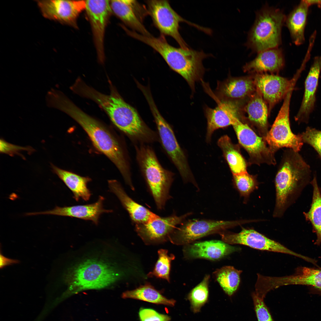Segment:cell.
<instances>
[{"mask_svg": "<svg viewBox=\"0 0 321 321\" xmlns=\"http://www.w3.org/2000/svg\"><path fill=\"white\" fill-rule=\"evenodd\" d=\"M104 199L103 197L100 196L97 201L93 203L63 207L56 206L51 210L28 213L27 215H52L75 218L90 221L95 225H97L101 214L112 212V210H107L103 208Z\"/></svg>", "mask_w": 321, "mask_h": 321, "instance_id": "obj_20", "label": "cell"}, {"mask_svg": "<svg viewBox=\"0 0 321 321\" xmlns=\"http://www.w3.org/2000/svg\"><path fill=\"white\" fill-rule=\"evenodd\" d=\"M0 268H3L7 266L18 264L19 261L15 259H12L6 257L2 254L1 252L0 254Z\"/></svg>", "mask_w": 321, "mask_h": 321, "instance_id": "obj_41", "label": "cell"}, {"mask_svg": "<svg viewBox=\"0 0 321 321\" xmlns=\"http://www.w3.org/2000/svg\"><path fill=\"white\" fill-rule=\"evenodd\" d=\"M139 315L140 321H170L171 319L169 316L150 308H141Z\"/></svg>", "mask_w": 321, "mask_h": 321, "instance_id": "obj_39", "label": "cell"}, {"mask_svg": "<svg viewBox=\"0 0 321 321\" xmlns=\"http://www.w3.org/2000/svg\"><path fill=\"white\" fill-rule=\"evenodd\" d=\"M309 165L298 152L289 149L284 152L275 179L276 201L273 217H282L310 182Z\"/></svg>", "mask_w": 321, "mask_h": 321, "instance_id": "obj_2", "label": "cell"}, {"mask_svg": "<svg viewBox=\"0 0 321 321\" xmlns=\"http://www.w3.org/2000/svg\"><path fill=\"white\" fill-rule=\"evenodd\" d=\"M23 151H27L30 154L34 152L35 150L29 146L23 147L14 145L7 142L3 138L1 139L0 152L1 153L7 154L11 156L17 155L25 159V157L20 153Z\"/></svg>", "mask_w": 321, "mask_h": 321, "instance_id": "obj_38", "label": "cell"}, {"mask_svg": "<svg viewBox=\"0 0 321 321\" xmlns=\"http://www.w3.org/2000/svg\"><path fill=\"white\" fill-rule=\"evenodd\" d=\"M269 114L266 103L256 89L242 106L241 121L265 138L269 131Z\"/></svg>", "mask_w": 321, "mask_h": 321, "instance_id": "obj_18", "label": "cell"}, {"mask_svg": "<svg viewBox=\"0 0 321 321\" xmlns=\"http://www.w3.org/2000/svg\"><path fill=\"white\" fill-rule=\"evenodd\" d=\"M153 113L157 129L159 141L171 161L178 171L184 182H190L197 190L199 188L190 170L186 157L180 147L172 128L152 106Z\"/></svg>", "mask_w": 321, "mask_h": 321, "instance_id": "obj_9", "label": "cell"}, {"mask_svg": "<svg viewBox=\"0 0 321 321\" xmlns=\"http://www.w3.org/2000/svg\"><path fill=\"white\" fill-rule=\"evenodd\" d=\"M252 297L258 321H274L264 301V299L259 297L255 292L252 293Z\"/></svg>", "mask_w": 321, "mask_h": 321, "instance_id": "obj_37", "label": "cell"}, {"mask_svg": "<svg viewBox=\"0 0 321 321\" xmlns=\"http://www.w3.org/2000/svg\"><path fill=\"white\" fill-rule=\"evenodd\" d=\"M301 135L303 143L312 146L321 158V130L308 127Z\"/></svg>", "mask_w": 321, "mask_h": 321, "instance_id": "obj_36", "label": "cell"}, {"mask_svg": "<svg viewBox=\"0 0 321 321\" xmlns=\"http://www.w3.org/2000/svg\"><path fill=\"white\" fill-rule=\"evenodd\" d=\"M98 105L114 125L135 144H148L159 141L157 132L146 125L135 109L125 102L115 90L99 98Z\"/></svg>", "mask_w": 321, "mask_h": 321, "instance_id": "obj_3", "label": "cell"}, {"mask_svg": "<svg viewBox=\"0 0 321 321\" xmlns=\"http://www.w3.org/2000/svg\"><path fill=\"white\" fill-rule=\"evenodd\" d=\"M167 250L161 249L158 251V258L153 269L147 275L149 277H155L170 282L171 262L175 258L174 255H169Z\"/></svg>", "mask_w": 321, "mask_h": 321, "instance_id": "obj_34", "label": "cell"}, {"mask_svg": "<svg viewBox=\"0 0 321 321\" xmlns=\"http://www.w3.org/2000/svg\"><path fill=\"white\" fill-rule=\"evenodd\" d=\"M210 278L209 275H206L202 281L188 294V298L190 302L192 309L195 313L199 312L207 301Z\"/></svg>", "mask_w": 321, "mask_h": 321, "instance_id": "obj_35", "label": "cell"}, {"mask_svg": "<svg viewBox=\"0 0 321 321\" xmlns=\"http://www.w3.org/2000/svg\"><path fill=\"white\" fill-rule=\"evenodd\" d=\"M321 71V56H315L306 79L304 92L301 106L295 120L299 123H307L313 111L316 101V94Z\"/></svg>", "mask_w": 321, "mask_h": 321, "instance_id": "obj_22", "label": "cell"}, {"mask_svg": "<svg viewBox=\"0 0 321 321\" xmlns=\"http://www.w3.org/2000/svg\"><path fill=\"white\" fill-rule=\"evenodd\" d=\"M309 7L305 0L299 4L286 17L285 22L293 43L297 45L305 41V30Z\"/></svg>", "mask_w": 321, "mask_h": 321, "instance_id": "obj_27", "label": "cell"}, {"mask_svg": "<svg viewBox=\"0 0 321 321\" xmlns=\"http://www.w3.org/2000/svg\"><path fill=\"white\" fill-rule=\"evenodd\" d=\"M240 250V248L223 241L212 240L185 245L183 253L185 257L188 259L202 258L214 261Z\"/></svg>", "mask_w": 321, "mask_h": 321, "instance_id": "obj_23", "label": "cell"}, {"mask_svg": "<svg viewBox=\"0 0 321 321\" xmlns=\"http://www.w3.org/2000/svg\"><path fill=\"white\" fill-rule=\"evenodd\" d=\"M256 90L254 75L246 76H229L218 81L215 91V100L220 101L243 102Z\"/></svg>", "mask_w": 321, "mask_h": 321, "instance_id": "obj_17", "label": "cell"}, {"mask_svg": "<svg viewBox=\"0 0 321 321\" xmlns=\"http://www.w3.org/2000/svg\"><path fill=\"white\" fill-rule=\"evenodd\" d=\"M216 101L218 105L215 108L207 106L205 108L207 121L206 139L208 141L215 130L232 125L237 119L241 120L243 102Z\"/></svg>", "mask_w": 321, "mask_h": 321, "instance_id": "obj_19", "label": "cell"}, {"mask_svg": "<svg viewBox=\"0 0 321 321\" xmlns=\"http://www.w3.org/2000/svg\"><path fill=\"white\" fill-rule=\"evenodd\" d=\"M85 10L90 21L98 58L104 62V40L106 28L111 9L108 0H87Z\"/></svg>", "mask_w": 321, "mask_h": 321, "instance_id": "obj_15", "label": "cell"}, {"mask_svg": "<svg viewBox=\"0 0 321 321\" xmlns=\"http://www.w3.org/2000/svg\"><path fill=\"white\" fill-rule=\"evenodd\" d=\"M120 276L113 266L103 261L94 259L84 261L64 273L63 281L68 286L67 293L82 290L107 287Z\"/></svg>", "mask_w": 321, "mask_h": 321, "instance_id": "obj_5", "label": "cell"}, {"mask_svg": "<svg viewBox=\"0 0 321 321\" xmlns=\"http://www.w3.org/2000/svg\"><path fill=\"white\" fill-rule=\"evenodd\" d=\"M108 184L110 191L117 196L134 225L146 223L158 216L130 197L117 180H109Z\"/></svg>", "mask_w": 321, "mask_h": 321, "instance_id": "obj_25", "label": "cell"}, {"mask_svg": "<svg viewBox=\"0 0 321 321\" xmlns=\"http://www.w3.org/2000/svg\"><path fill=\"white\" fill-rule=\"evenodd\" d=\"M131 8L139 19L142 22L145 17L149 15L147 9L136 0H124Z\"/></svg>", "mask_w": 321, "mask_h": 321, "instance_id": "obj_40", "label": "cell"}, {"mask_svg": "<svg viewBox=\"0 0 321 321\" xmlns=\"http://www.w3.org/2000/svg\"><path fill=\"white\" fill-rule=\"evenodd\" d=\"M46 18L76 26V20L86 6L85 1L62 0L37 1Z\"/></svg>", "mask_w": 321, "mask_h": 321, "instance_id": "obj_16", "label": "cell"}, {"mask_svg": "<svg viewBox=\"0 0 321 321\" xmlns=\"http://www.w3.org/2000/svg\"><path fill=\"white\" fill-rule=\"evenodd\" d=\"M252 222V220H185L174 230L170 235L169 240L174 244L186 245L209 235L219 234L228 229Z\"/></svg>", "mask_w": 321, "mask_h": 321, "instance_id": "obj_7", "label": "cell"}, {"mask_svg": "<svg viewBox=\"0 0 321 321\" xmlns=\"http://www.w3.org/2000/svg\"><path fill=\"white\" fill-rule=\"evenodd\" d=\"M112 11L127 26L133 31L146 36L152 35L124 0H114L110 2Z\"/></svg>", "mask_w": 321, "mask_h": 321, "instance_id": "obj_30", "label": "cell"}, {"mask_svg": "<svg viewBox=\"0 0 321 321\" xmlns=\"http://www.w3.org/2000/svg\"><path fill=\"white\" fill-rule=\"evenodd\" d=\"M61 109L81 126L96 148L114 163L126 183L131 185L133 182L128 157L120 143L108 129L67 98L63 102Z\"/></svg>", "mask_w": 321, "mask_h": 321, "instance_id": "obj_1", "label": "cell"}, {"mask_svg": "<svg viewBox=\"0 0 321 321\" xmlns=\"http://www.w3.org/2000/svg\"><path fill=\"white\" fill-rule=\"evenodd\" d=\"M284 60L282 50L276 48L258 53L256 57L243 67L245 73L253 74L278 73L283 67Z\"/></svg>", "mask_w": 321, "mask_h": 321, "instance_id": "obj_24", "label": "cell"}, {"mask_svg": "<svg viewBox=\"0 0 321 321\" xmlns=\"http://www.w3.org/2000/svg\"><path fill=\"white\" fill-rule=\"evenodd\" d=\"M219 234L223 241L229 244H240L257 250L288 254L306 262L310 259L309 257L293 251L253 229L243 228L237 233L226 230Z\"/></svg>", "mask_w": 321, "mask_h": 321, "instance_id": "obj_12", "label": "cell"}, {"mask_svg": "<svg viewBox=\"0 0 321 321\" xmlns=\"http://www.w3.org/2000/svg\"><path fill=\"white\" fill-rule=\"evenodd\" d=\"M309 7L315 5L321 9V0H305Z\"/></svg>", "mask_w": 321, "mask_h": 321, "instance_id": "obj_42", "label": "cell"}, {"mask_svg": "<svg viewBox=\"0 0 321 321\" xmlns=\"http://www.w3.org/2000/svg\"><path fill=\"white\" fill-rule=\"evenodd\" d=\"M294 88L291 89L284 98L278 115L264 138L269 147L275 152L284 147L299 152L303 144L301 134H294L290 128L289 106Z\"/></svg>", "mask_w": 321, "mask_h": 321, "instance_id": "obj_10", "label": "cell"}, {"mask_svg": "<svg viewBox=\"0 0 321 321\" xmlns=\"http://www.w3.org/2000/svg\"><path fill=\"white\" fill-rule=\"evenodd\" d=\"M136 158L141 172L157 209L163 210L171 198L170 190L174 174L161 164L153 149L148 144H135Z\"/></svg>", "mask_w": 321, "mask_h": 321, "instance_id": "obj_4", "label": "cell"}, {"mask_svg": "<svg viewBox=\"0 0 321 321\" xmlns=\"http://www.w3.org/2000/svg\"><path fill=\"white\" fill-rule=\"evenodd\" d=\"M192 214V212H188L180 216L174 213L166 217L158 215L146 223L134 225L135 230L146 244L162 243L169 240L177 226Z\"/></svg>", "mask_w": 321, "mask_h": 321, "instance_id": "obj_13", "label": "cell"}, {"mask_svg": "<svg viewBox=\"0 0 321 321\" xmlns=\"http://www.w3.org/2000/svg\"><path fill=\"white\" fill-rule=\"evenodd\" d=\"M52 171L56 174L71 191L73 198L76 201L80 199L88 201L92 195L87 187L88 182L91 181L88 177L81 176L72 172L63 169L51 163Z\"/></svg>", "mask_w": 321, "mask_h": 321, "instance_id": "obj_26", "label": "cell"}, {"mask_svg": "<svg viewBox=\"0 0 321 321\" xmlns=\"http://www.w3.org/2000/svg\"><path fill=\"white\" fill-rule=\"evenodd\" d=\"M242 271L230 266L217 269L213 276L224 291L228 295H232L237 289L240 281Z\"/></svg>", "mask_w": 321, "mask_h": 321, "instance_id": "obj_32", "label": "cell"}, {"mask_svg": "<svg viewBox=\"0 0 321 321\" xmlns=\"http://www.w3.org/2000/svg\"><path fill=\"white\" fill-rule=\"evenodd\" d=\"M147 7L149 15L154 26L160 34L170 36L174 39L180 47L189 48L182 37L179 32V24L184 22L206 32L207 29L188 21L177 14L166 0H150L145 1Z\"/></svg>", "mask_w": 321, "mask_h": 321, "instance_id": "obj_8", "label": "cell"}, {"mask_svg": "<svg viewBox=\"0 0 321 321\" xmlns=\"http://www.w3.org/2000/svg\"><path fill=\"white\" fill-rule=\"evenodd\" d=\"M232 126L239 143L248 155L249 164H276L275 152L269 147L264 138L258 135L248 125L239 119Z\"/></svg>", "mask_w": 321, "mask_h": 321, "instance_id": "obj_11", "label": "cell"}, {"mask_svg": "<svg viewBox=\"0 0 321 321\" xmlns=\"http://www.w3.org/2000/svg\"><path fill=\"white\" fill-rule=\"evenodd\" d=\"M122 297L171 307L174 306L176 303L175 300L168 299L162 295L161 292L148 283L133 290L126 291L122 294Z\"/></svg>", "mask_w": 321, "mask_h": 321, "instance_id": "obj_29", "label": "cell"}, {"mask_svg": "<svg viewBox=\"0 0 321 321\" xmlns=\"http://www.w3.org/2000/svg\"><path fill=\"white\" fill-rule=\"evenodd\" d=\"M313 187L312 199L311 207L304 214L307 220L311 223L314 232L316 234L317 239L315 243L321 245V194L314 175L311 181Z\"/></svg>", "mask_w": 321, "mask_h": 321, "instance_id": "obj_31", "label": "cell"}, {"mask_svg": "<svg viewBox=\"0 0 321 321\" xmlns=\"http://www.w3.org/2000/svg\"><path fill=\"white\" fill-rule=\"evenodd\" d=\"M233 174L246 172L247 164L239 147L233 144L227 135L221 136L218 142Z\"/></svg>", "mask_w": 321, "mask_h": 321, "instance_id": "obj_28", "label": "cell"}, {"mask_svg": "<svg viewBox=\"0 0 321 321\" xmlns=\"http://www.w3.org/2000/svg\"><path fill=\"white\" fill-rule=\"evenodd\" d=\"M234 185L240 196L246 202L251 194L258 187L259 183L256 176L251 175L247 172L240 174H233Z\"/></svg>", "mask_w": 321, "mask_h": 321, "instance_id": "obj_33", "label": "cell"}, {"mask_svg": "<svg viewBox=\"0 0 321 321\" xmlns=\"http://www.w3.org/2000/svg\"><path fill=\"white\" fill-rule=\"evenodd\" d=\"M286 17L280 10L265 5L256 14L246 45L255 52L278 48L281 43V29Z\"/></svg>", "mask_w": 321, "mask_h": 321, "instance_id": "obj_6", "label": "cell"}, {"mask_svg": "<svg viewBox=\"0 0 321 321\" xmlns=\"http://www.w3.org/2000/svg\"><path fill=\"white\" fill-rule=\"evenodd\" d=\"M270 284L274 289L289 285L307 286L309 287L311 293L321 295V267H298L292 275L281 277H272Z\"/></svg>", "mask_w": 321, "mask_h": 321, "instance_id": "obj_21", "label": "cell"}, {"mask_svg": "<svg viewBox=\"0 0 321 321\" xmlns=\"http://www.w3.org/2000/svg\"><path fill=\"white\" fill-rule=\"evenodd\" d=\"M303 69L300 67L290 79L273 74H254L256 89L266 103L269 113L276 104L284 99L290 89L294 87Z\"/></svg>", "mask_w": 321, "mask_h": 321, "instance_id": "obj_14", "label": "cell"}]
</instances>
